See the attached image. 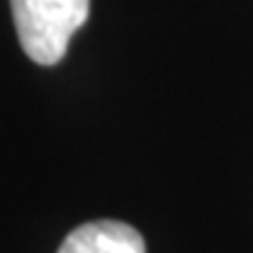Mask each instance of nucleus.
<instances>
[{
  "instance_id": "f257e3e1",
  "label": "nucleus",
  "mask_w": 253,
  "mask_h": 253,
  "mask_svg": "<svg viewBox=\"0 0 253 253\" xmlns=\"http://www.w3.org/2000/svg\"><path fill=\"white\" fill-rule=\"evenodd\" d=\"M10 13L24 54L52 67L67 54L73 34L88 21L90 0H10Z\"/></svg>"
},
{
  "instance_id": "f03ea898",
  "label": "nucleus",
  "mask_w": 253,
  "mask_h": 253,
  "mask_svg": "<svg viewBox=\"0 0 253 253\" xmlns=\"http://www.w3.org/2000/svg\"><path fill=\"white\" fill-rule=\"evenodd\" d=\"M57 253H147L145 238L129 222L93 220L65 235Z\"/></svg>"
}]
</instances>
